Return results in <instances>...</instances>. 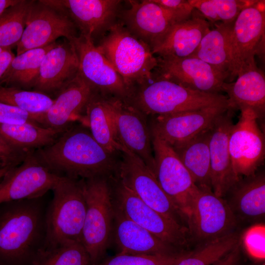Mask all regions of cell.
<instances>
[{
  "mask_svg": "<svg viewBox=\"0 0 265 265\" xmlns=\"http://www.w3.org/2000/svg\"><path fill=\"white\" fill-rule=\"evenodd\" d=\"M19 0H0V15L7 8L16 4Z\"/></svg>",
  "mask_w": 265,
  "mask_h": 265,
  "instance_id": "cell-45",
  "label": "cell"
},
{
  "mask_svg": "<svg viewBox=\"0 0 265 265\" xmlns=\"http://www.w3.org/2000/svg\"><path fill=\"white\" fill-rule=\"evenodd\" d=\"M132 91L150 80L158 65L149 46L116 22L96 45Z\"/></svg>",
  "mask_w": 265,
  "mask_h": 265,
  "instance_id": "cell-5",
  "label": "cell"
},
{
  "mask_svg": "<svg viewBox=\"0 0 265 265\" xmlns=\"http://www.w3.org/2000/svg\"><path fill=\"white\" fill-rule=\"evenodd\" d=\"M34 0H19L0 15V47L12 49L22 36Z\"/></svg>",
  "mask_w": 265,
  "mask_h": 265,
  "instance_id": "cell-33",
  "label": "cell"
},
{
  "mask_svg": "<svg viewBox=\"0 0 265 265\" xmlns=\"http://www.w3.org/2000/svg\"><path fill=\"white\" fill-rule=\"evenodd\" d=\"M12 167H0V179L2 178L8 171Z\"/></svg>",
  "mask_w": 265,
  "mask_h": 265,
  "instance_id": "cell-46",
  "label": "cell"
},
{
  "mask_svg": "<svg viewBox=\"0 0 265 265\" xmlns=\"http://www.w3.org/2000/svg\"><path fill=\"white\" fill-rule=\"evenodd\" d=\"M198 187L187 218L190 235L206 241L233 232L236 218L230 205L211 187Z\"/></svg>",
  "mask_w": 265,
  "mask_h": 265,
  "instance_id": "cell-9",
  "label": "cell"
},
{
  "mask_svg": "<svg viewBox=\"0 0 265 265\" xmlns=\"http://www.w3.org/2000/svg\"><path fill=\"white\" fill-rule=\"evenodd\" d=\"M236 81L226 82L222 91L227 94L232 108L248 107L257 114L259 119L265 111V78L256 62L245 67L238 74Z\"/></svg>",
  "mask_w": 265,
  "mask_h": 265,
  "instance_id": "cell-26",
  "label": "cell"
},
{
  "mask_svg": "<svg viewBox=\"0 0 265 265\" xmlns=\"http://www.w3.org/2000/svg\"><path fill=\"white\" fill-rule=\"evenodd\" d=\"M97 92L80 73L56 94L49 109L39 116L36 122L40 126L66 130L85 111L86 106Z\"/></svg>",
  "mask_w": 265,
  "mask_h": 265,
  "instance_id": "cell-22",
  "label": "cell"
},
{
  "mask_svg": "<svg viewBox=\"0 0 265 265\" xmlns=\"http://www.w3.org/2000/svg\"><path fill=\"white\" fill-rule=\"evenodd\" d=\"M106 100L119 142L142 160L153 172L155 161L152 135L145 114L120 99L115 97Z\"/></svg>",
  "mask_w": 265,
  "mask_h": 265,
  "instance_id": "cell-16",
  "label": "cell"
},
{
  "mask_svg": "<svg viewBox=\"0 0 265 265\" xmlns=\"http://www.w3.org/2000/svg\"><path fill=\"white\" fill-rule=\"evenodd\" d=\"M50 171L34 151L11 168L0 183V205L25 199L40 198L52 190L60 178Z\"/></svg>",
  "mask_w": 265,
  "mask_h": 265,
  "instance_id": "cell-14",
  "label": "cell"
},
{
  "mask_svg": "<svg viewBox=\"0 0 265 265\" xmlns=\"http://www.w3.org/2000/svg\"><path fill=\"white\" fill-rule=\"evenodd\" d=\"M129 2L130 7L119 14L121 23L131 33L148 45L151 50L175 24L187 18L193 12L175 11L153 0H129Z\"/></svg>",
  "mask_w": 265,
  "mask_h": 265,
  "instance_id": "cell-15",
  "label": "cell"
},
{
  "mask_svg": "<svg viewBox=\"0 0 265 265\" xmlns=\"http://www.w3.org/2000/svg\"><path fill=\"white\" fill-rule=\"evenodd\" d=\"M52 172L60 176L89 179L106 177L118 164L81 125L71 126L52 144L34 151Z\"/></svg>",
  "mask_w": 265,
  "mask_h": 265,
  "instance_id": "cell-1",
  "label": "cell"
},
{
  "mask_svg": "<svg viewBox=\"0 0 265 265\" xmlns=\"http://www.w3.org/2000/svg\"><path fill=\"white\" fill-rule=\"evenodd\" d=\"M123 153L117 171L119 181L149 207L178 223L184 218L163 191L152 171L138 157Z\"/></svg>",
  "mask_w": 265,
  "mask_h": 265,
  "instance_id": "cell-10",
  "label": "cell"
},
{
  "mask_svg": "<svg viewBox=\"0 0 265 265\" xmlns=\"http://www.w3.org/2000/svg\"><path fill=\"white\" fill-rule=\"evenodd\" d=\"M155 75L186 88L209 93H220L228 76L203 60L193 57H157Z\"/></svg>",
  "mask_w": 265,
  "mask_h": 265,
  "instance_id": "cell-18",
  "label": "cell"
},
{
  "mask_svg": "<svg viewBox=\"0 0 265 265\" xmlns=\"http://www.w3.org/2000/svg\"><path fill=\"white\" fill-rule=\"evenodd\" d=\"M0 102L32 115L36 122L49 109L53 99L40 92L0 85Z\"/></svg>",
  "mask_w": 265,
  "mask_h": 265,
  "instance_id": "cell-34",
  "label": "cell"
},
{
  "mask_svg": "<svg viewBox=\"0 0 265 265\" xmlns=\"http://www.w3.org/2000/svg\"><path fill=\"white\" fill-rule=\"evenodd\" d=\"M265 265V264H262V265Z\"/></svg>",
  "mask_w": 265,
  "mask_h": 265,
  "instance_id": "cell-47",
  "label": "cell"
},
{
  "mask_svg": "<svg viewBox=\"0 0 265 265\" xmlns=\"http://www.w3.org/2000/svg\"><path fill=\"white\" fill-rule=\"evenodd\" d=\"M159 5L170 10L181 12H192L194 8L187 0H153Z\"/></svg>",
  "mask_w": 265,
  "mask_h": 265,
  "instance_id": "cell-42",
  "label": "cell"
},
{
  "mask_svg": "<svg viewBox=\"0 0 265 265\" xmlns=\"http://www.w3.org/2000/svg\"><path fill=\"white\" fill-rule=\"evenodd\" d=\"M79 71V61L75 49L66 39L47 53L32 88L49 96L56 95Z\"/></svg>",
  "mask_w": 265,
  "mask_h": 265,
  "instance_id": "cell-24",
  "label": "cell"
},
{
  "mask_svg": "<svg viewBox=\"0 0 265 265\" xmlns=\"http://www.w3.org/2000/svg\"><path fill=\"white\" fill-rule=\"evenodd\" d=\"M77 27L64 12L34 0L29 10L22 36L17 45V54L42 48L64 37L71 41L78 36Z\"/></svg>",
  "mask_w": 265,
  "mask_h": 265,
  "instance_id": "cell-13",
  "label": "cell"
},
{
  "mask_svg": "<svg viewBox=\"0 0 265 265\" xmlns=\"http://www.w3.org/2000/svg\"><path fill=\"white\" fill-rule=\"evenodd\" d=\"M69 42L79 59L80 73L97 93L123 100L130 97L131 90L90 37L80 34Z\"/></svg>",
  "mask_w": 265,
  "mask_h": 265,
  "instance_id": "cell-17",
  "label": "cell"
},
{
  "mask_svg": "<svg viewBox=\"0 0 265 265\" xmlns=\"http://www.w3.org/2000/svg\"><path fill=\"white\" fill-rule=\"evenodd\" d=\"M29 152L13 146L0 134V167L17 166L24 160Z\"/></svg>",
  "mask_w": 265,
  "mask_h": 265,
  "instance_id": "cell-40",
  "label": "cell"
},
{
  "mask_svg": "<svg viewBox=\"0 0 265 265\" xmlns=\"http://www.w3.org/2000/svg\"><path fill=\"white\" fill-rule=\"evenodd\" d=\"M189 252L168 255H143L118 253L96 265H176Z\"/></svg>",
  "mask_w": 265,
  "mask_h": 265,
  "instance_id": "cell-38",
  "label": "cell"
},
{
  "mask_svg": "<svg viewBox=\"0 0 265 265\" xmlns=\"http://www.w3.org/2000/svg\"><path fill=\"white\" fill-rule=\"evenodd\" d=\"M234 22L213 24V27L211 28L196 51L189 56L210 64L226 74L228 80L231 66L230 35Z\"/></svg>",
  "mask_w": 265,
  "mask_h": 265,
  "instance_id": "cell-27",
  "label": "cell"
},
{
  "mask_svg": "<svg viewBox=\"0 0 265 265\" xmlns=\"http://www.w3.org/2000/svg\"><path fill=\"white\" fill-rule=\"evenodd\" d=\"M57 43L55 42L17 54L0 79V85L27 89L32 88L45 55Z\"/></svg>",
  "mask_w": 265,
  "mask_h": 265,
  "instance_id": "cell-31",
  "label": "cell"
},
{
  "mask_svg": "<svg viewBox=\"0 0 265 265\" xmlns=\"http://www.w3.org/2000/svg\"><path fill=\"white\" fill-rule=\"evenodd\" d=\"M82 180L86 204L82 243L96 265L105 256L111 237L113 199L106 177Z\"/></svg>",
  "mask_w": 265,
  "mask_h": 265,
  "instance_id": "cell-6",
  "label": "cell"
},
{
  "mask_svg": "<svg viewBox=\"0 0 265 265\" xmlns=\"http://www.w3.org/2000/svg\"><path fill=\"white\" fill-rule=\"evenodd\" d=\"M211 25L215 23H233L244 8L257 0H187Z\"/></svg>",
  "mask_w": 265,
  "mask_h": 265,
  "instance_id": "cell-36",
  "label": "cell"
},
{
  "mask_svg": "<svg viewBox=\"0 0 265 265\" xmlns=\"http://www.w3.org/2000/svg\"><path fill=\"white\" fill-rule=\"evenodd\" d=\"M37 199L1 204L0 210V262L18 264L43 246L45 215Z\"/></svg>",
  "mask_w": 265,
  "mask_h": 265,
  "instance_id": "cell-2",
  "label": "cell"
},
{
  "mask_svg": "<svg viewBox=\"0 0 265 265\" xmlns=\"http://www.w3.org/2000/svg\"><path fill=\"white\" fill-rule=\"evenodd\" d=\"M85 119L96 141L109 153L128 151L119 142L106 98L95 92L85 109Z\"/></svg>",
  "mask_w": 265,
  "mask_h": 265,
  "instance_id": "cell-29",
  "label": "cell"
},
{
  "mask_svg": "<svg viewBox=\"0 0 265 265\" xmlns=\"http://www.w3.org/2000/svg\"><path fill=\"white\" fill-rule=\"evenodd\" d=\"M151 80L139 86L129 98L130 105L145 115H167L212 106L231 107L227 97L221 93L192 90L154 74Z\"/></svg>",
  "mask_w": 265,
  "mask_h": 265,
  "instance_id": "cell-4",
  "label": "cell"
},
{
  "mask_svg": "<svg viewBox=\"0 0 265 265\" xmlns=\"http://www.w3.org/2000/svg\"><path fill=\"white\" fill-rule=\"evenodd\" d=\"M211 128L172 147L197 186L211 187L209 148Z\"/></svg>",
  "mask_w": 265,
  "mask_h": 265,
  "instance_id": "cell-28",
  "label": "cell"
},
{
  "mask_svg": "<svg viewBox=\"0 0 265 265\" xmlns=\"http://www.w3.org/2000/svg\"><path fill=\"white\" fill-rule=\"evenodd\" d=\"M240 115L233 124L229 148L235 172L239 177L256 174L265 157V135L258 124L259 118L251 108L239 109Z\"/></svg>",
  "mask_w": 265,
  "mask_h": 265,
  "instance_id": "cell-12",
  "label": "cell"
},
{
  "mask_svg": "<svg viewBox=\"0 0 265 265\" xmlns=\"http://www.w3.org/2000/svg\"><path fill=\"white\" fill-rule=\"evenodd\" d=\"M239 242V235L235 232L206 241L196 250L189 251L176 265H212L229 253Z\"/></svg>",
  "mask_w": 265,
  "mask_h": 265,
  "instance_id": "cell-35",
  "label": "cell"
},
{
  "mask_svg": "<svg viewBox=\"0 0 265 265\" xmlns=\"http://www.w3.org/2000/svg\"><path fill=\"white\" fill-rule=\"evenodd\" d=\"M116 183L113 203L128 218L179 250L187 245L191 235L187 227L149 207L119 181Z\"/></svg>",
  "mask_w": 265,
  "mask_h": 265,
  "instance_id": "cell-8",
  "label": "cell"
},
{
  "mask_svg": "<svg viewBox=\"0 0 265 265\" xmlns=\"http://www.w3.org/2000/svg\"><path fill=\"white\" fill-rule=\"evenodd\" d=\"M240 242L229 253L212 265H237L240 258Z\"/></svg>",
  "mask_w": 265,
  "mask_h": 265,
  "instance_id": "cell-44",
  "label": "cell"
},
{
  "mask_svg": "<svg viewBox=\"0 0 265 265\" xmlns=\"http://www.w3.org/2000/svg\"><path fill=\"white\" fill-rule=\"evenodd\" d=\"M66 130L44 127L34 122L0 124V134L13 146L27 152L53 144Z\"/></svg>",
  "mask_w": 265,
  "mask_h": 265,
  "instance_id": "cell-30",
  "label": "cell"
},
{
  "mask_svg": "<svg viewBox=\"0 0 265 265\" xmlns=\"http://www.w3.org/2000/svg\"><path fill=\"white\" fill-rule=\"evenodd\" d=\"M232 190L233 211L236 210L245 218H256L265 215V177L263 173L247 177L242 182L239 181Z\"/></svg>",
  "mask_w": 265,
  "mask_h": 265,
  "instance_id": "cell-32",
  "label": "cell"
},
{
  "mask_svg": "<svg viewBox=\"0 0 265 265\" xmlns=\"http://www.w3.org/2000/svg\"><path fill=\"white\" fill-rule=\"evenodd\" d=\"M265 228L263 224L255 225L242 236L241 241L248 254L255 259H265Z\"/></svg>",
  "mask_w": 265,
  "mask_h": 265,
  "instance_id": "cell-39",
  "label": "cell"
},
{
  "mask_svg": "<svg viewBox=\"0 0 265 265\" xmlns=\"http://www.w3.org/2000/svg\"><path fill=\"white\" fill-rule=\"evenodd\" d=\"M52 190L53 197L46 212L45 237L41 248L72 241L82 243L86 211L82 180L61 176Z\"/></svg>",
  "mask_w": 265,
  "mask_h": 265,
  "instance_id": "cell-3",
  "label": "cell"
},
{
  "mask_svg": "<svg viewBox=\"0 0 265 265\" xmlns=\"http://www.w3.org/2000/svg\"><path fill=\"white\" fill-rule=\"evenodd\" d=\"M211 24L196 10L187 18L175 24L152 50L159 57L185 58L191 55Z\"/></svg>",
  "mask_w": 265,
  "mask_h": 265,
  "instance_id": "cell-25",
  "label": "cell"
},
{
  "mask_svg": "<svg viewBox=\"0 0 265 265\" xmlns=\"http://www.w3.org/2000/svg\"><path fill=\"white\" fill-rule=\"evenodd\" d=\"M152 142L155 161L153 173L163 191L187 221L198 187L170 145L152 135Z\"/></svg>",
  "mask_w": 265,
  "mask_h": 265,
  "instance_id": "cell-7",
  "label": "cell"
},
{
  "mask_svg": "<svg viewBox=\"0 0 265 265\" xmlns=\"http://www.w3.org/2000/svg\"><path fill=\"white\" fill-rule=\"evenodd\" d=\"M35 118V116L27 112L0 102V124L16 125L36 123Z\"/></svg>",
  "mask_w": 265,
  "mask_h": 265,
  "instance_id": "cell-41",
  "label": "cell"
},
{
  "mask_svg": "<svg viewBox=\"0 0 265 265\" xmlns=\"http://www.w3.org/2000/svg\"><path fill=\"white\" fill-rule=\"evenodd\" d=\"M234 110L229 108L225 111L211 128V185L214 194L220 197L225 196L240 181L234 169L229 148Z\"/></svg>",
  "mask_w": 265,
  "mask_h": 265,
  "instance_id": "cell-21",
  "label": "cell"
},
{
  "mask_svg": "<svg viewBox=\"0 0 265 265\" xmlns=\"http://www.w3.org/2000/svg\"><path fill=\"white\" fill-rule=\"evenodd\" d=\"M229 108L218 106L174 114L158 115L151 129L157 136L172 147L181 144L210 129L216 119Z\"/></svg>",
  "mask_w": 265,
  "mask_h": 265,
  "instance_id": "cell-20",
  "label": "cell"
},
{
  "mask_svg": "<svg viewBox=\"0 0 265 265\" xmlns=\"http://www.w3.org/2000/svg\"><path fill=\"white\" fill-rule=\"evenodd\" d=\"M42 2L66 13L72 19L80 34L94 42L101 38L116 23L120 14L118 0H44Z\"/></svg>",
  "mask_w": 265,
  "mask_h": 265,
  "instance_id": "cell-19",
  "label": "cell"
},
{
  "mask_svg": "<svg viewBox=\"0 0 265 265\" xmlns=\"http://www.w3.org/2000/svg\"><path fill=\"white\" fill-rule=\"evenodd\" d=\"M111 237L119 249V253L168 256L184 251L166 243L131 220L114 203Z\"/></svg>",
  "mask_w": 265,
  "mask_h": 265,
  "instance_id": "cell-23",
  "label": "cell"
},
{
  "mask_svg": "<svg viewBox=\"0 0 265 265\" xmlns=\"http://www.w3.org/2000/svg\"><path fill=\"white\" fill-rule=\"evenodd\" d=\"M89 256L82 243L72 241L50 249H39L33 265H90Z\"/></svg>",
  "mask_w": 265,
  "mask_h": 265,
  "instance_id": "cell-37",
  "label": "cell"
},
{
  "mask_svg": "<svg viewBox=\"0 0 265 265\" xmlns=\"http://www.w3.org/2000/svg\"><path fill=\"white\" fill-rule=\"evenodd\" d=\"M265 1L257 0L243 9L235 19L230 35L231 66L228 82L246 66L255 62L261 42L265 40Z\"/></svg>",
  "mask_w": 265,
  "mask_h": 265,
  "instance_id": "cell-11",
  "label": "cell"
},
{
  "mask_svg": "<svg viewBox=\"0 0 265 265\" xmlns=\"http://www.w3.org/2000/svg\"><path fill=\"white\" fill-rule=\"evenodd\" d=\"M15 56L11 49L0 47V79L8 70Z\"/></svg>",
  "mask_w": 265,
  "mask_h": 265,
  "instance_id": "cell-43",
  "label": "cell"
}]
</instances>
